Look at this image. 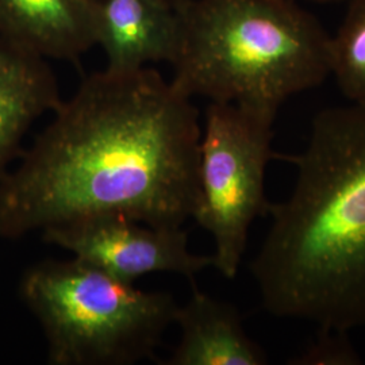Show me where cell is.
Here are the masks:
<instances>
[{
  "label": "cell",
  "mask_w": 365,
  "mask_h": 365,
  "mask_svg": "<svg viewBox=\"0 0 365 365\" xmlns=\"http://www.w3.org/2000/svg\"><path fill=\"white\" fill-rule=\"evenodd\" d=\"M18 294L42 327L52 365L150 359L179 306L168 292L138 289L78 259L29 267Z\"/></svg>",
  "instance_id": "277c9868"
},
{
  "label": "cell",
  "mask_w": 365,
  "mask_h": 365,
  "mask_svg": "<svg viewBox=\"0 0 365 365\" xmlns=\"http://www.w3.org/2000/svg\"><path fill=\"white\" fill-rule=\"evenodd\" d=\"M274 118L230 103L210 102L199 144V205L194 220L215 245L214 268L235 279L250 225L269 212L265 195Z\"/></svg>",
  "instance_id": "5b68a950"
},
{
  "label": "cell",
  "mask_w": 365,
  "mask_h": 365,
  "mask_svg": "<svg viewBox=\"0 0 365 365\" xmlns=\"http://www.w3.org/2000/svg\"><path fill=\"white\" fill-rule=\"evenodd\" d=\"M0 37L46 60L96 46V0H0Z\"/></svg>",
  "instance_id": "ba28073f"
},
{
  "label": "cell",
  "mask_w": 365,
  "mask_h": 365,
  "mask_svg": "<svg viewBox=\"0 0 365 365\" xmlns=\"http://www.w3.org/2000/svg\"><path fill=\"white\" fill-rule=\"evenodd\" d=\"M48 61L0 37V178L22 155L33 123L63 101Z\"/></svg>",
  "instance_id": "9c48e42d"
},
{
  "label": "cell",
  "mask_w": 365,
  "mask_h": 365,
  "mask_svg": "<svg viewBox=\"0 0 365 365\" xmlns=\"http://www.w3.org/2000/svg\"><path fill=\"white\" fill-rule=\"evenodd\" d=\"M349 331L336 329H319L312 344L288 361L297 365H359L363 364L361 356L356 351Z\"/></svg>",
  "instance_id": "7c38bea8"
},
{
  "label": "cell",
  "mask_w": 365,
  "mask_h": 365,
  "mask_svg": "<svg viewBox=\"0 0 365 365\" xmlns=\"http://www.w3.org/2000/svg\"><path fill=\"white\" fill-rule=\"evenodd\" d=\"M180 341L167 365H264L267 353L249 337L233 304L194 287L191 298L178 306L175 322Z\"/></svg>",
  "instance_id": "30bf717a"
},
{
  "label": "cell",
  "mask_w": 365,
  "mask_h": 365,
  "mask_svg": "<svg viewBox=\"0 0 365 365\" xmlns=\"http://www.w3.org/2000/svg\"><path fill=\"white\" fill-rule=\"evenodd\" d=\"M172 84L190 98L276 117L330 75V36L297 0H176Z\"/></svg>",
  "instance_id": "3957f363"
},
{
  "label": "cell",
  "mask_w": 365,
  "mask_h": 365,
  "mask_svg": "<svg viewBox=\"0 0 365 365\" xmlns=\"http://www.w3.org/2000/svg\"><path fill=\"white\" fill-rule=\"evenodd\" d=\"M329 68L346 99L365 103V0L349 1L341 26L330 37Z\"/></svg>",
  "instance_id": "8fae6325"
},
{
  "label": "cell",
  "mask_w": 365,
  "mask_h": 365,
  "mask_svg": "<svg viewBox=\"0 0 365 365\" xmlns=\"http://www.w3.org/2000/svg\"><path fill=\"white\" fill-rule=\"evenodd\" d=\"M192 98L157 71L92 73L0 178V238L99 217L182 227L199 205Z\"/></svg>",
  "instance_id": "6da1fadb"
},
{
  "label": "cell",
  "mask_w": 365,
  "mask_h": 365,
  "mask_svg": "<svg viewBox=\"0 0 365 365\" xmlns=\"http://www.w3.org/2000/svg\"><path fill=\"white\" fill-rule=\"evenodd\" d=\"M312 1H318V3H327V1H339V0H312Z\"/></svg>",
  "instance_id": "4fadbf2b"
},
{
  "label": "cell",
  "mask_w": 365,
  "mask_h": 365,
  "mask_svg": "<svg viewBox=\"0 0 365 365\" xmlns=\"http://www.w3.org/2000/svg\"><path fill=\"white\" fill-rule=\"evenodd\" d=\"M172 1H176V0H172Z\"/></svg>",
  "instance_id": "5bb4252c"
},
{
  "label": "cell",
  "mask_w": 365,
  "mask_h": 365,
  "mask_svg": "<svg viewBox=\"0 0 365 365\" xmlns=\"http://www.w3.org/2000/svg\"><path fill=\"white\" fill-rule=\"evenodd\" d=\"M180 19L172 0H96V46L107 69L129 72L172 63L179 46Z\"/></svg>",
  "instance_id": "52a82bcc"
},
{
  "label": "cell",
  "mask_w": 365,
  "mask_h": 365,
  "mask_svg": "<svg viewBox=\"0 0 365 365\" xmlns=\"http://www.w3.org/2000/svg\"><path fill=\"white\" fill-rule=\"evenodd\" d=\"M46 244L66 249L73 259L133 283L146 274H182L190 280L214 265L212 256L188 249L182 227H155L125 217H99L42 232Z\"/></svg>",
  "instance_id": "8992f818"
},
{
  "label": "cell",
  "mask_w": 365,
  "mask_h": 365,
  "mask_svg": "<svg viewBox=\"0 0 365 365\" xmlns=\"http://www.w3.org/2000/svg\"><path fill=\"white\" fill-rule=\"evenodd\" d=\"M250 271L264 309L319 329L365 327V103L319 111Z\"/></svg>",
  "instance_id": "7a4b0ae2"
}]
</instances>
